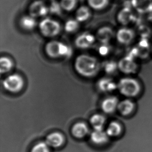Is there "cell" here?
<instances>
[{
    "instance_id": "1",
    "label": "cell",
    "mask_w": 152,
    "mask_h": 152,
    "mask_svg": "<svg viewBox=\"0 0 152 152\" xmlns=\"http://www.w3.org/2000/svg\"><path fill=\"white\" fill-rule=\"evenodd\" d=\"M101 65L97 58L87 54L78 55L75 60L74 68L78 74L92 77L98 73Z\"/></svg>"
},
{
    "instance_id": "2",
    "label": "cell",
    "mask_w": 152,
    "mask_h": 152,
    "mask_svg": "<svg viewBox=\"0 0 152 152\" xmlns=\"http://www.w3.org/2000/svg\"><path fill=\"white\" fill-rule=\"evenodd\" d=\"M45 51L47 55L52 58H57L60 57L69 58L73 54L71 47L56 40H52L46 43Z\"/></svg>"
},
{
    "instance_id": "3",
    "label": "cell",
    "mask_w": 152,
    "mask_h": 152,
    "mask_svg": "<svg viewBox=\"0 0 152 152\" xmlns=\"http://www.w3.org/2000/svg\"><path fill=\"white\" fill-rule=\"evenodd\" d=\"M117 89L121 94L128 97H134L139 93L140 84L134 78H124L117 83Z\"/></svg>"
},
{
    "instance_id": "4",
    "label": "cell",
    "mask_w": 152,
    "mask_h": 152,
    "mask_svg": "<svg viewBox=\"0 0 152 152\" xmlns=\"http://www.w3.org/2000/svg\"><path fill=\"white\" fill-rule=\"evenodd\" d=\"M61 29L59 23L50 18L44 19L39 24V31L45 37H55L60 33Z\"/></svg>"
},
{
    "instance_id": "5",
    "label": "cell",
    "mask_w": 152,
    "mask_h": 152,
    "mask_svg": "<svg viewBox=\"0 0 152 152\" xmlns=\"http://www.w3.org/2000/svg\"><path fill=\"white\" fill-rule=\"evenodd\" d=\"M23 78L19 75L16 74L7 76L3 82L5 89L12 93L20 91L23 88Z\"/></svg>"
},
{
    "instance_id": "6",
    "label": "cell",
    "mask_w": 152,
    "mask_h": 152,
    "mask_svg": "<svg viewBox=\"0 0 152 152\" xmlns=\"http://www.w3.org/2000/svg\"><path fill=\"white\" fill-rule=\"evenodd\" d=\"M117 64L118 69L125 74H134L138 69V64L134 58L128 55L122 58Z\"/></svg>"
},
{
    "instance_id": "7",
    "label": "cell",
    "mask_w": 152,
    "mask_h": 152,
    "mask_svg": "<svg viewBox=\"0 0 152 152\" xmlns=\"http://www.w3.org/2000/svg\"><path fill=\"white\" fill-rule=\"evenodd\" d=\"M96 37L93 34L85 32L78 35L75 40V45L80 49H87L95 43Z\"/></svg>"
},
{
    "instance_id": "8",
    "label": "cell",
    "mask_w": 152,
    "mask_h": 152,
    "mask_svg": "<svg viewBox=\"0 0 152 152\" xmlns=\"http://www.w3.org/2000/svg\"><path fill=\"white\" fill-rule=\"evenodd\" d=\"M29 10L30 15L34 18L45 16L50 12L49 7L41 0L33 2L29 7Z\"/></svg>"
},
{
    "instance_id": "9",
    "label": "cell",
    "mask_w": 152,
    "mask_h": 152,
    "mask_svg": "<svg viewBox=\"0 0 152 152\" xmlns=\"http://www.w3.org/2000/svg\"><path fill=\"white\" fill-rule=\"evenodd\" d=\"M116 37L117 41L120 44L123 45H129L134 40L135 33L129 28L123 27L118 30Z\"/></svg>"
},
{
    "instance_id": "10",
    "label": "cell",
    "mask_w": 152,
    "mask_h": 152,
    "mask_svg": "<svg viewBox=\"0 0 152 152\" xmlns=\"http://www.w3.org/2000/svg\"><path fill=\"white\" fill-rule=\"evenodd\" d=\"M117 18L121 24L127 26L133 22L135 19V16L130 7H124L118 13Z\"/></svg>"
},
{
    "instance_id": "11",
    "label": "cell",
    "mask_w": 152,
    "mask_h": 152,
    "mask_svg": "<svg viewBox=\"0 0 152 152\" xmlns=\"http://www.w3.org/2000/svg\"><path fill=\"white\" fill-rule=\"evenodd\" d=\"M132 7L140 13H146L152 10V0H131Z\"/></svg>"
},
{
    "instance_id": "12",
    "label": "cell",
    "mask_w": 152,
    "mask_h": 152,
    "mask_svg": "<svg viewBox=\"0 0 152 152\" xmlns=\"http://www.w3.org/2000/svg\"><path fill=\"white\" fill-rule=\"evenodd\" d=\"M97 85L99 90L104 92H111L117 88V84L111 78L107 77L100 79Z\"/></svg>"
},
{
    "instance_id": "13",
    "label": "cell",
    "mask_w": 152,
    "mask_h": 152,
    "mask_svg": "<svg viewBox=\"0 0 152 152\" xmlns=\"http://www.w3.org/2000/svg\"><path fill=\"white\" fill-rule=\"evenodd\" d=\"M113 35V30L110 27H103L97 31L96 37L100 43H109Z\"/></svg>"
},
{
    "instance_id": "14",
    "label": "cell",
    "mask_w": 152,
    "mask_h": 152,
    "mask_svg": "<svg viewBox=\"0 0 152 152\" xmlns=\"http://www.w3.org/2000/svg\"><path fill=\"white\" fill-rule=\"evenodd\" d=\"M118 100L117 97H111L105 99L101 104V108L106 113H112L117 108L118 105Z\"/></svg>"
},
{
    "instance_id": "15",
    "label": "cell",
    "mask_w": 152,
    "mask_h": 152,
    "mask_svg": "<svg viewBox=\"0 0 152 152\" xmlns=\"http://www.w3.org/2000/svg\"><path fill=\"white\" fill-rule=\"evenodd\" d=\"M64 142V136L59 132H55L48 135L45 142L50 147L57 148L61 146Z\"/></svg>"
},
{
    "instance_id": "16",
    "label": "cell",
    "mask_w": 152,
    "mask_h": 152,
    "mask_svg": "<svg viewBox=\"0 0 152 152\" xmlns=\"http://www.w3.org/2000/svg\"><path fill=\"white\" fill-rule=\"evenodd\" d=\"M109 136L107 132L103 129H94L91 135V141L95 144L101 145L105 143L108 141Z\"/></svg>"
},
{
    "instance_id": "17",
    "label": "cell",
    "mask_w": 152,
    "mask_h": 152,
    "mask_svg": "<svg viewBox=\"0 0 152 152\" xmlns=\"http://www.w3.org/2000/svg\"><path fill=\"white\" fill-rule=\"evenodd\" d=\"M88 131V128L87 125L83 122L76 123L72 127V134L76 138H83L86 136Z\"/></svg>"
},
{
    "instance_id": "18",
    "label": "cell",
    "mask_w": 152,
    "mask_h": 152,
    "mask_svg": "<svg viewBox=\"0 0 152 152\" xmlns=\"http://www.w3.org/2000/svg\"><path fill=\"white\" fill-rule=\"evenodd\" d=\"M117 109L121 115H129L134 109V104L129 100H124L119 102Z\"/></svg>"
},
{
    "instance_id": "19",
    "label": "cell",
    "mask_w": 152,
    "mask_h": 152,
    "mask_svg": "<svg viewBox=\"0 0 152 152\" xmlns=\"http://www.w3.org/2000/svg\"><path fill=\"white\" fill-rule=\"evenodd\" d=\"M37 24L35 18L31 15L24 16L20 20V25L25 30H31L35 28Z\"/></svg>"
},
{
    "instance_id": "20",
    "label": "cell",
    "mask_w": 152,
    "mask_h": 152,
    "mask_svg": "<svg viewBox=\"0 0 152 152\" xmlns=\"http://www.w3.org/2000/svg\"><path fill=\"white\" fill-rule=\"evenodd\" d=\"M91 12L89 8L85 6H81L76 10V19L78 22H84L91 17Z\"/></svg>"
},
{
    "instance_id": "21",
    "label": "cell",
    "mask_w": 152,
    "mask_h": 152,
    "mask_svg": "<svg viewBox=\"0 0 152 152\" xmlns=\"http://www.w3.org/2000/svg\"><path fill=\"white\" fill-rule=\"evenodd\" d=\"M90 122L94 129H103L105 119L102 115L96 114L91 117Z\"/></svg>"
},
{
    "instance_id": "22",
    "label": "cell",
    "mask_w": 152,
    "mask_h": 152,
    "mask_svg": "<svg viewBox=\"0 0 152 152\" xmlns=\"http://www.w3.org/2000/svg\"><path fill=\"white\" fill-rule=\"evenodd\" d=\"M121 126L119 125V123L117 122L113 121L109 124L106 132L109 137H115L118 136L121 134Z\"/></svg>"
},
{
    "instance_id": "23",
    "label": "cell",
    "mask_w": 152,
    "mask_h": 152,
    "mask_svg": "<svg viewBox=\"0 0 152 152\" xmlns=\"http://www.w3.org/2000/svg\"><path fill=\"white\" fill-rule=\"evenodd\" d=\"M13 66L12 61L10 58L3 56L0 59V72L4 74L10 72Z\"/></svg>"
},
{
    "instance_id": "24",
    "label": "cell",
    "mask_w": 152,
    "mask_h": 152,
    "mask_svg": "<svg viewBox=\"0 0 152 152\" xmlns=\"http://www.w3.org/2000/svg\"><path fill=\"white\" fill-rule=\"evenodd\" d=\"M89 6L95 10H101L109 4V0H87Z\"/></svg>"
},
{
    "instance_id": "25",
    "label": "cell",
    "mask_w": 152,
    "mask_h": 152,
    "mask_svg": "<svg viewBox=\"0 0 152 152\" xmlns=\"http://www.w3.org/2000/svg\"><path fill=\"white\" fill-rule=\"evenodd\" d=\"M79 27V22L76 19H69L64 24V30L66 32L72 33L76 31Z\"/></svg>"
},
{
    "instance_id": "26",
    "label": "cell",
    "mask_w": 152,
    "mask_h": 152,
    "mask_svg": "<svg viewBox=\"0 0 152 152\" xmlns=\"http://www.w3.org/2000/svg\"><path fill=\"white\" fill-rule=\"evenodd\" d=\"M103 68L105 72L108 74H113L118 68V64L113 61H109L103 64Z\"/></svg>"
},
{
    "instance_id": "27",
    "label": "cell",
    "mask_w": 152,
    "mask_h": 152,
    "mask_svg": "<svg viewBox=\"0 0 152 152\" xmlns=\"http://www.w3.org/2000/svg\"><path fill=\"white\" fill-rule=\"evenodd\" d=\"M62 10L70 12L73 10L77 4V0H60V2Z\"/></svg>"
},
{
    "instance_id": "28",
    "label": "cell",
    "mask_w": 152,
    "mask_h": 152,
    "mask_svg": "<svg viewBox=\"0 0 152 152\" xmlns=\"http://www.w3.org/2000/svg\"><path fill=\"white\" fill-rule=\"evenodd\" d=\"M31 152H50L49 146L46 142H39L33 146Z\"/></svg>"
},
{
    "instance_id": "29",
    "label": "cell",
    "mask_w": 152,
    "mask_h": 152,
    "mask_svg": "<svg viewBox=\"0 0 152 152\" xmlns=\"http://www.w3.org/2000/svg\"><path fill=\"white\" fill-rule=\"evenodd\" d=\"M62 8L61 6L60 3L57 1H53L51 3L49 7V10L50 12L53 14L60 15L61 13Z\"/></svg>"
},
{
    "instance_id": "30",
    "label": "cell",
    "mask_w": 152,
    "mask_h": 152,
    "mask_svg": "<svg viewBox=\"0 0 152 152\" xmlns=\"http://www.w3.org/2000/svg\"><path fill=\"white\" fill-rule=\"evenodd\" d=\"M111 47L109 45V43H101L98 49V51L100 55L104 56L109 54L110 52Z\"/></svg>"
}]
</instances>
